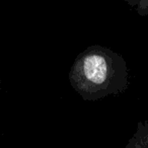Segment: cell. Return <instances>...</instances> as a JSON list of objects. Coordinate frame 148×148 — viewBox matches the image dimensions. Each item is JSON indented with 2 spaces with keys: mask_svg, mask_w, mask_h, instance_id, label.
I'll list each match as a JSON object with an SVG mask.
<instances>
[{
  "mask_svg": "<svg viewBox=\"0 0 148 148\" xmlns=\"http://www.w3.org/2000/svg\"><path fill=\"white\" fill-rule=\"evenodd\" d=\"M74 90L84 101L120 95L128 87L127 64L120 54L103 46H90L76 57L69 72Z\"/></svg>",
  "mask_w": 148,
  "mask_h": 148,
  "instance_id": "cell-1",
  "label": "cell"
},
{
  "mask_svg": "<svg viewBox=\"0 0 148 148\" xmlns=\"http://www.w3.org/2000/svg\"><path fill=\"white\" fill-rule=\"evenodd\" d=\"M125 148H148V120L138 123L135 133L128 140Z\"/></svg>",
  "mask_w": 148,
  "mask_h": 148,
  "instance_id": "cell-2",
  "label": "cell"
},
{
  "mask_svg": "<svg viewBox=\"0 0 148 148\" xmlns=\"http://www.w3.org/2000/svg\"><path fill=\"white\" fill-rule=\"evenodd\" d=\"M136 10L141 16L148 15V0H139V3L136 6Z\"/></svg>",
  "mask_w": 148,
  "mask_h": 148,
  "instance_id": "cell-3",
  "label": "cell"
},
{
  "mask_svg": "<svg viewBox=\"0 0 148 148\" xmlns=\"http://www.w3.org/2000/svg\"><path fill=\"white\" fill-rule=\"evenodd\" d=\"M125 1L131 7H136L138 5V3H139V0H125Z\"/></svg>",
  "mask_w": 148,
  "mask_h": 148,
  "instance_id": "cell-4",
  "label": "cell"
},
{
  "mask_svg": "<svg viewBox=\"0 0 148 148\" xmlns=\"http://www.w3.org/2000/svg\"><path fill=\"white\" fill-rule=\"evenodd\" d=\"M0 101H1V97H0Z\"/></svg>",
  "mask_w": 148,
  "mask_h": 148,
  "instance_id": "cell-5",
  "label": "cell"
}]
</instances>
